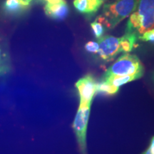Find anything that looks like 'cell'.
<instances>
[{
	"mask_svg": "<svg viewBox=\"0 0 154 154\" xmlns=\"http://www.w3.org/2000/svg\"><path fill=\"white\" fill-rule=\"evenodd\" d=\"M139 0H115L103 6V14L98 20L104 25L105 28H115L119 23L136 11Z\"/></svg>",
	"mask_w": 154,
	"mask_h": 154,
	"instance_id": "1",
	"label": "cell"
},
{
	"mask_svg": "<svg viewBox=\"0 0 154 154\" xmlns=\"http://www.w3.org/2000/svg\"><path fill=\"white\" fill-rule=\"evenodd\" d=\"M128 27L137 33L138 37L154 28V0H139L136 11L131 14Z\"/></svg>",
	"mask_w": 154,
	"mask_h": 154,
	"instance_id": "2",
	"label": "cell"
},
{
	"mask_svg": "<svg viewBox=\"0 0 154 154\" xmlns=\"http://www.w3.org/2000/svg\"><path fill=\"white\" fill-rule=\"evenodd\" d=\"M143 75V66L136 55L125 54L107 69L102 79L113 76H139Z\"/></svg>",
	"mask_w": 154,
	"mask_h": 154,
	"instance_id": "3",
	"label": "cell"
},
{
	"mask_svg": "<svg viewBox=\"0 0 154 154\" xmlns=\"http://www.w3.org/2000/svg\"><path fill=\"white\" fill-rule=\"evenodd\" d=\"M91 105L79 104L72 127L79 145L80 154H88L86 134Z\"/></svg>",
	"mask_w": 154,
	"mask_h": 154,
	"instance_id": "4",
	"label": "cell"
},
{
	"mask_svg": "<svg viewBox=\"0 0 154 154\" xmlns=\"http://www.w3.org/2000/svg\"><path fill=\"white\" fill-rule=\"evenodd\" d=\"M97 86L98 83L91 74L77 81L75 86L79 96V104H92L94 96L97 94Z\"/></svg>",
	"mask_w": 154,
	"mask_h": 154,
	"instance_id": "5",
	"label": "cell"
},
{
	"mask_svg": "<svg viewBox=\"0 0 154 154\" xmlns=\"http://www.w3.org/2000/svg\"><path fill=\"white\" fill-rule=\"evenodd\" d=\"M98 43L99 49L97 55L99 59L105 62L113 61L115 57L121 52L120 37L105 35L99 38Z\"/></svg>",
	"mask_w": 154,
	"mask_h": 154,
	"instance_id": "6",
	"label": "cell"
},
{
	"mask_svg": "<svg viewBox=\"0 0 154 154\" xmlns=\"http://www.w3.org/2000/svg\"><path fill=\"white\" fill-rule=\"evenodd\" d=\"M45 14L56 20H63L69 14V7L64 0L58 3L45 4Z\"/></svg>",
	"mask_w": 154,
	"mask_h": 154,
	"instance_id": "7",
	"label": "cell"
},
{
	"mask_svg": "<svg viewBox=\"0 0 154 154\" xmlns=\"http://www.w3.org/2000/svg\"><path fill=\"white\" fill-rule=\"evenodd\" d=\"M29 5L30 4L25 0H6L3 5V9L6 14L17 16L27 10Z\"/></svg>",
	"mask_w": 154,
	"mask_h": 154,
	"instance_id": "8",
	"label": "cell"
},
{
	"mask_svg": "<svg viewBox=\"0 0 154 154\" xmlns=\"http://www.w3.org/2000/svg\"><path fill=\"white\" fill-rule=\"evenodd\" d=\"M101 0H74V5L77 10L82 14H93L103 5Z\"/></svg>",
	"mask_w": 154,
	"mask_h": 154,
	"instance_id": "9",
	"label": "cell"
},
{
	"mask_svg": "<svg viewBox=\"0 0 154 154\" xmlns=\"http://www.w3.org/2000/svg\"><path fill=\"white\" fill-rule=\"evenodd\" d=\"M138 36L136 33L126 32L124 36L120 37V46L121 52L128 53L136 46Z\"/></svg>",
	"mask_w": 154,
	"mask_h": 154,
	"instance_id": "10",
	"label": "cell"
},
{
	"mask_svg": "<svg viewBox=\"0 0 154 154\" xmlns=\"http://www.w3.org/2000/svg\"><path fill=\"white\" fill-rule=\"evenodd\" d=\"M11 69L10 57L0 39V76L9 74Z\"/></svg>",
	"mask_w": 154,
	"mask_h": 154,
	"instance_id": "11",
	"label": "cell"
},
{
	"mask_svg": "<svg viewBox=\"0 0 154 154\" xmlns=\"http://www.w3.org/2000/svg\"><path fill=\"white\" fill-rule=\"evenodd\" d=\"M141 78L139 76H113L110 78L104 79L101 81L108 83L115 87L120 88V86L124 85V84L129 83L133 81L137 80L138 79Z\"/></svg>",
	"mask_w": 154,
	"mask_h": 154,
	"instance_id": "12",
	"label": "cell"
},
{
	"mask_svg": "<svg viewBox=\"0 0 154 154\" xmlns=\"http://www.w3.org/2000/svg\"><path fill=\"white\" fill-rule=\"evenodd\" d=\"M119 88L115 87L108 83L101 81V82L98 83L97 86V93H101L106 94V95L112 96L116 93H118Z\"/></svg>",
	"mask_w": 154,
	"mask_h": 154,
	"instance_id": "13",
	"label": "cell"
},
{
	"mask_svg": "<svg viewBox=\"0 0 154 154\" xmlns=\"http://www.w3.org/2000/svg\"><path fill=\"white\" fill-rule=\"evenodd\" d=\"M91 27L96 38H97L98 39L101 38L103 36V34H104L105 32V26L98 19H96V21L91 23Z\"/></svg>",
	"mask_w": 154,
	"mask_h": 154,
	"instance_id": "14",
	"label": "cell"
},
{
	"mask_svg": "<svg viewBox=\"0 0 154 154\" xmlns=\"http://www.w3.org/2000/svg\"><path fill=\"white\" fill-rule=\"evenodd\" d=\"M85 47V49L88 51V52L94 54H97L99 49V43L93 41H90L87 42V43L85 44V47Z\"/></svg>",
	"mask_w": 154,
	"mask_h": 154,
	"instance_id": "15",
	"label": "cell"
},
{
	"mask_svg": "<svg viewBox=\"0 0 154 154\" xmlns=\"http://www.w3.org/2000/svg\"><path fill=\"white\" fill-rule=\"evenodd\" d=\"M138 38L143 42H151V43L154 44V28L146 32L145 33L140 35Z\"/></svg>",
	"mask_w": 154,
	"mask_h": 154,
	"instance_id": "16",
	"label": "cell"
},
{
	"mask_svg": "<svg viewBox=\"0 0 154 154\" xmlns=\"http://www.w3.org/2000/svg\"><path fill=\"white\" fill-rule=\"evenodd\" d=\"M141 154H154V136L152 137L149 147Z\"/></svg>",
	"mask_w": 154,
	"mask_h": 154,
	"instance_id": "17",
	"label": "cell"
},
{
	"mask_svg": "<svg viewBox=\"0 0 154 154\" xmlns=\"http://www.w3.org/2000/svg\"><path fill=\"white\" fill-rule=\"evenodd\" d=\"M25 1H26V2H28V3H29V4H30V2H31L32 1V0H25Z\"/></svg>",
	"mask_w": 154,
	"mask_h": 154,
	"instance_id": "18",
	"label": "cell"
},
{
	"mask_svg": "<svg viewBox=\"0 0 154 154\" xmlns=\"http://www.w3.org/2000/svg\"><path fill=\"white\" fill-rule=\"evenodd\" d=\"M153 82H154V73H153Z\"/></svg>",
	"mask_w": 154,
	"mask_h": 154,
	"instance_id": "19",
	"label": "cell"
},
{
	"mask_svg": "<svg viewBox=\"0 0 154 154\" xmlns=\"http://www.w3.org/2000/svg\"><path fill=\"white\" fill-rule=\"evenodd\" d=\"M101 1H103V2H104V1H106V0H101Z\"/></svg>",
	"mask_w": 154,
	"mask_h": 154,
	"instance_id": "20",
	"label": "cell"
}]
</instances>
